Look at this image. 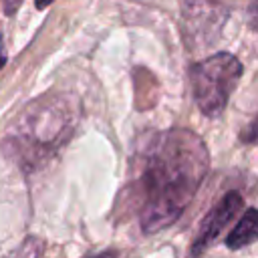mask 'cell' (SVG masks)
Instances as JSON below:
<instances>
[{"label": "cell", "mask_w": 258, "mask_h": 258, "mask_svg": "<svg viewBox=\"0 0 258 258\" xmlns=\"http://www.w3.org/2000/svg\"><path fill=\"white\" fill-rule=\"evenodd\" d=\"M22 121H26V137L52 149L73 131L75 111L67 99H42L26 111Z\"/></svg>", "instance_id": "obj_3"}, {"label": "cell", "mask_w": 258, "mask_h": 258, "mask_svg": "<svg viewBox=\"0 0 258 258\" xmlns=\"http://www.w3.org/2000/svg\"><path fill=\"white\" fill-rule=\"evenodd\" d=\"M240 141H242V143H256V141H258V115L242 129Z\"/></svg>", "instance_id": "obj_7"}, {"label": "cell", "mask_w": 258, "mask_h": 258, "mask_svg": "<svg viewBox=\"0 0 258 258\" xmlns=\"http://www.w3.org/2000/svg\"><path fill=\"white\" fill-rule=\"evenodd\" d=\"M242 206H244V200L238 191H228L226 196H222L218 200V204L206 214V218L200 226V232L196 236V242L191 246V256L198 258L210 244H214L216 238L224 232V228L238 216Z\"/></svg>", "instance_id": "obj_4"}, {"label": "cell", "mask_w": 258, "mask_h": 258, "mask_svg": "<svg viewBox=\"0 0 258 258\" xmlns=\"http://www.w3.org/2000/svg\"><path fill=\"white\" fill-rule=\"evenodd\" d=\"M54 0H36V8H46V6H50Z\"/></svg>", "instance_id": "obj_11"}, {"label": "cell", "mask_w": 258, "mask_h": 258, "mask_svg": "<svg viewBox=\"0 0 258 258\" xmlns=\"http://www.w3.org/2000/svg\"><path fill=\"white\" fill-rule=\"evenodd\" d=\"M210 169L202 137L173 127L147 139L135 159L133 202L139 226L153 234L171 226L189 206Z\"/></svg>", "instance_id": "obj_1"}, {"label": "cell", "mask_w": 258, "mask_h": 258, "mask_svg": "<svg viewBox=\"0 0 258 258\" xmlns=\"http://www.w3.org/2000/svg\"><path fill=\"white\" fill-rule=\"evenodd\" d=\"M242 71V62L230 52H216L191 64L189 79L194 99L206 117H218L226 109Z\"/></svg>", "instance_id": "obj_2"}, {"label": "cell", "mask_w": 258, "mask_h": 258, "mask_svg": "<svg viewBox=\"0 0 258 258\" xmlns=\"http://www.w3.org/2000/svg\"><path fill=\"white\" fill-rule=\"evenodd\" d=\"M89 258H119L117 250H105L101 254H95V256H89Z\"/></svg>", "instance_id": "obj_10"}, {"label": "cell", "mask_w": 258, "mask_h": 258, "mask_svg": "<svg viewBox=\"0 0 258 258\" xmlns=\"http://www.w3.org/2000/svg\"><path fill=\"white\" fill-rule=\"evenodd\" d=\"M42 254V242L38 238H28L16 252L12 258H40Z\"/></svg>", "instance_id": "obj_6"}, {"label": "cell", "mask_w": 258, "mask_h": 258, "mask_svg": "<svg viewBox=\"0 0 258 258\" xmlns=\"http://www.w3.org/2000/svg\"><path fill=\"white\" fill-rule=\"evenodd\" d=\"M248 18H250V26L258 32V0H252V4L248 8Z\"/></svg>", "instance_id": "obj_8"}, {"label": "cell", "mask_w": 258, "mask_h": 258, "mask_svg": "<svg viewBox=\"0 0 258 258\" xmlns=\"http://www.w3.org/2000/svg\"><path fill=\"white\" fill-rule=\"evenodd\" d=\"M4 2V10L8 12V14H12L16 8H18V4H20V0H2Z\"/></svg>", "instance_id": "obj_9"}, {"label": "cell", "mask_w": 258, "mask_h": 258, "mask_svg": "<svg viewBox=\"0 0 258 258\" xmlns=\"http://www.w3.org/2000/svg\"><path fill=\"white\" fill-rule=\"evenodd\" d=\"M4 62H6V56H4V52H2V50H0V69H2V67H4Z\"/></svg>", "instance_id": "obj_12"}, {"label": "cell", "mask_w": 258, "mask_h": 258, "mask_svg": "<svg viewBox=\"0 0 258 258\" xmlns=\"http://www.w3.org/2000/svg\"><path fill=\"white\" fill-rule=\"evenodd\" d=\"M258 240V210L256 208H248L242 218L238 220V224L232 228V232L226 238L228 248L238 250L244 246H250L252 242Z\"/></svg>", "instance_id": "obj_5"}]
</instances>
